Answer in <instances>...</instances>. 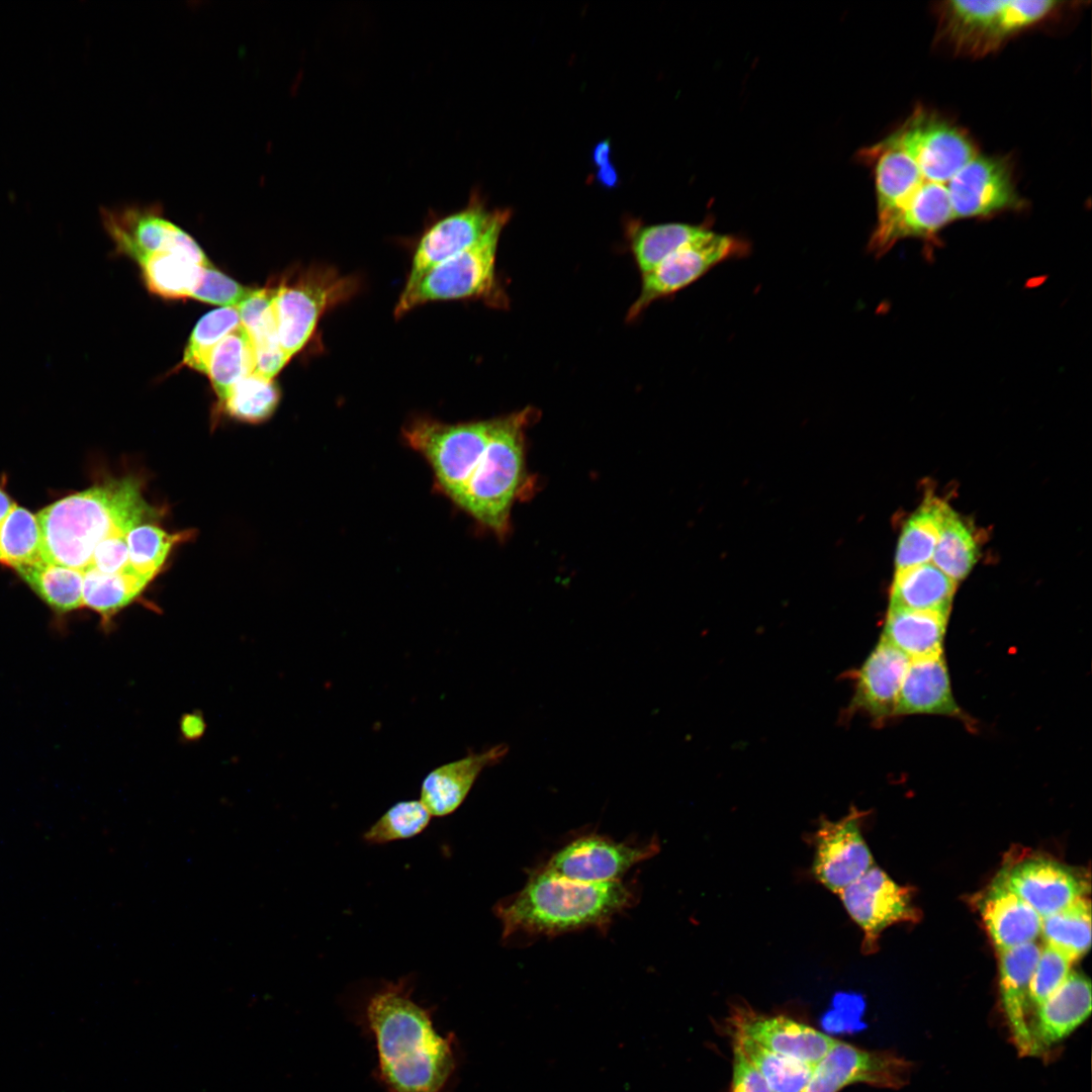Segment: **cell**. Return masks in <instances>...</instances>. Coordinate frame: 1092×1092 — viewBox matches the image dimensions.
Masks as SVG:
<instances>
[{
	"instance_id": "6da1fadb",
	"label": "cell",
	"mask_w": 1092,
	"mask_h": 1092,
	"mask_svg": "<svg viewBox=\"0 0 1092 1092\" xmlns=\"http://www.w3.org/2000/svg\"><path fill=\"white\" fill-rule=\"evenodd\" d=\"M857 157L874 178L877 223L868 249L877 256L904 239L931 243L954 220L1025 206L1010 162L986 154L966 129L924 107Z\"/></svg>"
},
{
	"instance_id": "7a4b0ae2",
	"label": "cell",
	"mask_w": 1092,
	"mask_h": 1092,
	"mask_svg": "<svg viewBox=\"0 0 1092 1092\" xmlns=\"http://www.w3.org/2000/svg\"><path fill=\"white\" fill-rule=\"evenodd\" d=\"M413 991L411 977L386 981L364 1005L379 1080L387 1092H448L459 1066L456 1035L437 1031L432 1010Z\"/></svg>"
},
{
	"instance_id": "3957f363",
	"label": "cell",
	"mask_w": 1092,
	"mask_h": 1092,
	"mask_svg": "<svg viewBox=\"0 0 1092 1092\" xmlns=\"http://www.w3.org/2000/svg\"><path fill=\"white\" fill-rule=\"evenodd\" d=\"M36 517L42 560L84 571L102 540L157 519L160 511L144 497L141 479L127 475L63 497Z\"/></svg>"
},
{
	"instance_id": "277c9868",
	"label": "cell",
	"mask_w": 1092,
	"mask_h": 1092,
	"mask_svg": "<svg viewBox=\"0 0 1092 1092\" xmlns=\"http://www.w3.org/2000/svg\"><path fill=\"white\" fill-rule=\"evenodd\" d=\"M636 890L622 881L585 884L536 869L525 886L496 903L504 940L514 936H555L605 928L636 902Z\"/></svg>"
},
{
	"instance_id": "5b68a950",
	"label": "cell",
	"mask_w": 1092,
	"mask_h": 1092,
	"mask_svg": "<svg viewBox=\"0 0 1092 1092\" xmlns=\"http://www.w3.org/2000/svg\"><path fill=\"white\" fill-rule=\"evenodd\" d=\"M533 411L492 420L487 446L454 504L479 526L504 537L524 478V429Z\"/></svg>"
},
{
	"instance_id": "8992f818",
	"label": "cell",
	"mask_w": 1092,
	"mask_h": 1092,
	"mask_svg": "<svg viewBox=\"0 0 1092 1092\" xmlns=\"http://www.w3.org/2000/svg\"><path fill=\"white\" fill-rule=\"evenodd\" d=\"M1056 0H949L937 4L938 39L956 55L983 57L1062 9Z\"/></svg>"
},
{
	"instance_id": "52a82bcc",
	"label": "cell",
	"mask_w": 1092,
	"mask_h": 1092,
	"mask_svg": "<svg viewBox=\"0 0 1092 1092\" xmlns=\"http://www.w3.org/2000/svg\"><path fill=\"white\" fill-rule=\"evenodd\" d=\"M512 211L504 208L488 231L472 246L429 270L408 290H402L395 306L400 316L431 301L482 299L494 307L508 305V298L495 274V260L502 232Z\"/></svg>"
},
{
	"instance_id": "ba28073f",
	"label": "cell",
	"mask_w": 1092,
	"mask_h": 1092,
	"mask_svg": "<svg viewBox=\"0 0 1092 1092\" xmlns=\"http://www.w3.org/2000/svg\"><path fill=\"white\" fill-rule=\"evenodd\" d=\"M491 424L492 420L450 424L420 417L405 424L402 438L429 464L435 491L454 505L487 446Z\"/></svg>"
},
{
	"instance_id": "9c48e42d",
	"label": "cell",
	"mask_w": 1092,
	"mask_h": 1092,
	"mask_svg": "<svg viewBox=\"0 0 1092 1092\" xmlns=\"http://www.w3.org/2000/svg\"><path fill=\"white\" fill-rule=\"evenodd\" d=\"M357 285L332 268L311 267L274 286L278 341L289 359L309 341L321 316L352 296Z\"/></svg>"
},
{
	"instance_id": "30bf717a",
	"label": "cell",
	"mask_w": 1092,
	"mask_h": 1092,
	"mask_svg": "<svg viewBox=\"0 0 1092 1092\" xmlns=\"http://www.w3.org/2000/svg\"><path fill=\"white\" fill-rule=\"evenodd\" d=\"M749 252L750 245L744 239L708 229L642 275L640 293L629 307L627 320H635L651 303L688 287L716 265Z\"/></svg>"
},
{
	"instance_id": "8fae6325",
	"label": "cell",
	"mask_w": 1092,
	"mask_h": 1092,
	"mask_svg": "<svg viewBox=\"0 0 1092 1092\" xmlns=\"http://www.w3.org/2000/svg\"><path fill=\"white\" fill-rule=\"evenodd\" d=\"M912 1064L887 1051H869L837 1040L817 1063L802 1092H839L852 1084L900 1089L910 1080Z\"/></svg>"
},
{
	"instance_id": "7c38bea8",
	"label": "cell",
	"mask_w": 1092,
	"mask_h": 1092,
	"mask_svg": "<svg viewBox=\"0 0 1092 1092\" xmlns=\"http://www.w3.org/2000/svg\"><path fill=\"white\" fill-rule=\"evenodd\" d=\"M656 841L634 844L588 834L565 844L542 866L560 878L585 884L621 881L635 864L658 851Z\"/></svg>"
},
{
	"instance_id": "4fadbf2b",
	"label": "cell",
	"mask_w": 1092,
	"mask_h": 1092,
	"mask_svg": "<svg viewBox=\"0 0 1092 1092\" xmlns=\"http://www.w3.org/2000/svg\"><path fill=\"white\" fill-rule=\"evenodd\" d=\"M102 219L116 250L140 266L151 256L168 251L182 252L209 264L197 243L163 216L160 205H125L104 209Z\"/></svg>"
},
{
	"instance_id": "5bb4252c",
	"label": "cell",
	"mask_w": 1092,
	"mask_h": 1092,
	"mask_svg": "<svg viewBox=\"0 0 1092 1092\" xmlns=\"http://www.w3.org/2000/svg\"><path fill=\"white\" fill-rule=\"evenodd\" d=\"M850 918L863 932L862 950L875 951L881 933L893 924L914 921L917 911L908 888L873 866L839 894Z\"/></svg>"
},
{
	"instance_id": "9a60e30c",
	"label": "cell",
	"mask_w": 1092,
	"mask_h": 1092,
	"mask_svg": "<svg viewBox=\"0 0 1092 1092\" xmlns=\"http://www.w3.org/2000/svg\"><path fill=\"white\" fill-rule=\"evenodd\" d=\"M504 208H488L477 189L467 204L437 218L421 237L403 290L414 287L433 267L475 244L502 214Z\"/></svg>"
},
{
	"instance_id": "2e32d148",
	"label": "cell",
	"mask_w": 1092,
	"mask_h": 1092,
	"mask_svg": "<svg viewBox=\"0 0 1092 1092\" xmlns=\"http://www.w3.org/2000/svg\"><path fill=\"white\" fill-rule=\"evenodd\" d=\"M730 1034L744 1035L763 1048L814 1068L837 1039L785 1015L761 1013L736 1003L726 1018Z\"/></svg>"
},
{
	"instance_id": "e0dca14e",
	"label": "cell",
	"mask_w": 1092,
	"mask_h": 1092,
	"mask_svg": "<svg viewBox=\"0 0 1092 1092\" xmlns=\"http://www.w3.org/2000/svg\"><path fill=\"white\" fill-rule=\"evenodd\" d=\"M812 872L827 890L839 894L866 874L875 861L851 810L837 821L822 819L814 834Z\"/></svg>"
},
{
	"instance_id": "ac0fdd59",
	"label": "cell",
	"mask_w": 1092,
	"mask_h": 1092,
	"mask_svg": "<svg viewBox=\"0 0 1092 1092\" xmlns=\"http://www.w3.org/2000/svg\"><path fill=\"white\" fill-rule=\"evenodd\" d=\"M1009 890L1044 918L1084 897L1086 882L1058 862L1044 858L1026 859L999 879Z\"/></svg>"
},
{
	"instance_id": "d6986e66",
	"label": "cell",
	"mask_w": 1092,
	"mask_h": 1092,
	"mask_svg": "<svg viewBox=\"0 0 1092 1092\" xmlns=\"http://www.w3.org/2000/svg\"><path fill=\"white\" fill-rule=\"evenodd\" d=\"M1090 980L1071 971L1065 982L1033 1011L1029 1029L1033 1056L1042 1054L1077 1029L1090 1015Z\"/></svg>"
},
{
	"instance_id": "ffe728a7",
	"label": "cell",
	"mask_w": 1092,
	"mask_h": 1092,
	"mask_svg": "<svg viewBox=\"0 0 1092 1092\" xmlns=\"http://www.w3.org/2000/svg\"><path fill=\"white\" fill-rule=\"evenodd\" d=\"M1039 952L1035 941L999 952L1001 1004L1011 1040L1020 1056H1033L1029 985Z\"/></svg>"
},
{
	"instance_id": "44dd1931",
	"label": "cell",
	"mask_w": 1092,
	"mask_h": 1092,
	"mask_svg": "<svg viewBox=\"0 0 1092 1092\" xmlns=\"http://www.w3.org/2000/svg\"><path fill=\"white\" fill-rule=\"evenodd\" d=\"M508 750L507 745L497 744L434 768L422 782L420 801L432 817L454 813L464 802L482 769L498 763Z\"/></svg>"
},
{
	"instance_id": "7402d4cb",
	"label": "cell",
	"mask_w": 1092,
	"mask_h": 1092,
	"mask_svg": "<svg viewBox=\"0 0 1092 1092\" xmlns=\"http://www.w3.org/2000/svg\"><path fill=\"white\" fill-rule=\"evenodd\" d=\"M909 661L881 638L857 672L852 705L877 720L894 716Z\"/></svg>"
},
{
	"instance_id": "603a6c76",
	"label": "cell",
	"mask_w": 1092,
	"mask_h": 1092,
	"mask_svg": "<svg viewBox=\"0 0 1092 1092\" xmlns=\"http://www.w3.org/2000/svg\"><path fill=\"white\" fill-rule=\"evenodd\" d=\"M936 714L962 717L952 696L943 654L910 659L895 715Z\"/></svg>"
},
{
	"instance_id": "cb8c5ba5",
	"label": "cell",
	"mask_w": 1092,
	"mask_h": 1092,
	"mask_svg": "<svg viewBox=\"0 0 1092 1092\" xmlns=\"http://www.w3.org/2000/svg\"><path fill=\"white\" fill-rule=\"evenodd\" d=\"M982 919L999 952L1035 941L1041 917L1000 880L979 904Z\"/></svg>"
},
{
	"instance_id": "d4e9b609",
	"label": "cell",
	"mask_w": 1092,
	"mask_h": 1092,
	"mask_svg": "<svg viewBox=\"0 0 1092 1092\" xmlns=\"http://www.w3.org/2000/svg\"><path fill=\"white\" fill-rule=\"evenodd\" d=\"M947 617L935 612L890 607L882 639L909 659L941 654Z\"/></svg>"
},
{
	"instance_id": "484cf974",
	"label": "cell",
	"mask_w": 1092,
	"mask_h": 1092,
	"mask_svg": "<svg viewBox=\"0 0 1092 1092\" xmlns=\"http://www.w3.org/2000/svg\"><path fill=\"white\" fill-rule=\"evenodd\" d=\"M274 286L255 289L236 306L256 352L255 372L273 379L290 360L280 347L273 306Z\"/></svg>"
},
{
	"instance_id": "4316f807",
	"label": "cell",
	"mask_w": 1092,
	"mask_h": 1092,
	"mask_svg": "<svg viewBox=\"0 0 1092 1092\" xmlns=\"http://www.w3.org/2000/svg\"><path fill=\"white\" fill-rule=\"evenodd\" d=\"M957 582L932 562L897 569L890 607L948 616Z\"/></svg>"
},
{
	"instance_id": "83f0119b",
	"label": "cell",
	"mask_w": 1092,
	"mask_h": 1092,
	"mask_svg": "<svg viewBox=\"0 0 1092 1092\" xmlns=\"http://www.w3.org/2000/svg\"><path fill=\"white\" fill-rule=\"evenodd\" d=\"M15 570L56 613L67 614L83 607V570L42 559Z\"/></svg>"
},
{
	"instance_id": "f1b7e54d",
	"label": "cell",
	"mask_w": 1092,
	"mask_h": 1092,
	"mask_svg": "<svg viewBox=\"0 0 1092 1092\" xmlns=\"http://www.w3.org/2000/svg\"><path fill=\"white\" fill-rule=\"evenodd\" d=\"M709 228L682 222L660 224L631 223L629 244L641 275L646 274L686 244L703 236Z\"/></svg>"
},
{
	"instance_id": "f546056e",
	"label": "cell",
	"mask_w": 1092,
	"mask_h": 1092,
	"mask_svg": "<svg viewBox=\"0 0 1092 1092\" xmlns=\"http://www.w3.org/2000/svg\"><path fill=\"white\" fill-rule=\"evenodd\" d=\"M951 508L929 496L907 520L897 547V569L929 562L943 522Z\"/></svg>"
},
{
	"instance_id": "4dcf8cb0",
	"label": "cell",
	"mask_w": 1092,
	"mask_h": 1092,
	"mask_svg": "<svg viewBox=\"0 0 1092 1092\" xmlns=\"http://www.w3.org/2000/svg\"><path fill=\"white\" fill-rule=\"evenodd\" d=\"M150 582L133 571L108 574L88 567L84 570L83 607L97 613L106 628L113 617L131 604Z\"/></svg>"
},
{
	"instance_id": "1f68e13d",
	"label": "cell",
	"mask_w": 1092,
	"mask_h": 1092,
	"mask_svg": "<svg viewBox=\"0 0 1092 1092\" xmlns=\"http://www.w3.org/2000/svg\"><path fill=\"white\" fill-rule=\"evenodd\" d=\"M209 265L188 254L168 251L151 256L141 268L150 291L164 298L180 299L191 297L202 269Z\"/></svg>"
},
{
	"instance_id": "d6a6232c",
	"label": "cell",
	"mask_w": 1092,
	"mask_h": 1092,
	"mask_svg": "<svg viewBox=\"0 0 1092 1092\" xmlns=\"http://www.w3.org/2000/svg\"><path fill=\"white\" fill-rule=\"evenodd\" d=\"M256 352L247 330L239 325L211 353L207 373L221 403L232 387L256 370Z\"/></svg>"
},
{
	"instance_id": "836d02e7",
	"label": "cell",
	"mask_w": 1092,
	"mask_h": 1092,
	"mask_svg": "<svg viewBox=\"0 0 1092 1092\" xmlns=\"http://www.w3.org/2000/svg\"><path fill=\"white\" fill-rule=\"evenodd\" d=\"M1045 944L1065 953L1073 962L1083 957L1091 945V906L1084 896L1067 907L1041 918Z\"/></svg>"
},
{
	"instance_id": "e575fe53",
	"label": "cell",
	"mask_w": 1092,
	"mask_h": 1092,
	"mask_svg": "<svg viewBox=\"0 0 1092 1092\" xmlns=\"http://www.w3.org/2000/svg\"><path fill=\"white\" fill-rule=\"evenodd\" d=\"M978 553V541L971 526L951 509L943 522L932 563L958 582L973 568Z\"/></svg>"
},
{
	"instance_id": "d590c367",
	"label": "cell",
	"mask_w": 1092,
	"mask_h": 1092,
	"mask_svg": "<svg viewBox=\"0 0 1092 1092\" xmlns=\"http://www.w3.org/2000/svg\"><path fill=\"white\" fill-rule=\"evenodd\" d=\"M730 1037L731 1043L741 1050L772 1092L803 1091L813 1067L774 1053L744 1035L730 1034Z\"/></svg>"
},
{
	"instance_id": "8d00e7d4",
	"label": "cell",
	"mask_w": 1092,
	"mask_h": 1092,
	"mask_svg": "<svg viewBox=\"0 0 1092 1092\" xmlns=\"http://www.w3.org/2000/svg\"><path fill=\"white\" fill-rule=\"evenodd\" d=\"M41 530L36 515L14 505L0 524V563L14 569L41 560Z\"/></svg>"
},
{
	"instance_id": "74e56055",
	"label": "cell",
	"mask_w": 1092,
	"mask_h": 1092,
	"mask_svg": "<svg viewBox=\"0 0 1092 1092\" xmlns=\"http://www.w3.org/2000/svg\"><path fill=\"white\" fill-rule=\"evenodd\" d=\"M193 531L168 533L158 526L143 523L126 533L131 570L152 581L161 571L172 548L190 540Z\"/></svg>"
},
{
	"instance_id": "f35d334b",
	"label": "cell",
	"mask_w": 1092,
	"mask_h": 1092,
	"mask_svg": "<svg viewBox=\"0 0 1092 1092\" xmlns=\"http://www.w3.org/2000/svg\"><path fill=\"white\" fill-rule=\"evenodd\" d=\"M279 399L274 380L253 372L237 382L220 404L233 419L259 424L274 414Z\"/></svg>"
},
{
	"instance_id": "ab89813d",
	"label": "cell",
	"mask_w": 1092,
	"mask_h": 1092,
	"mask_svg": "<svg viewBox=\"0 0 1092 1092\" xmlns=\"http://www.w3.org/2000/svg\"><path fill=\"white\" fill-rule=\"evenodd\" d=\"M239 325L241 322L236 307H220L206 313L190 335L182 365L206 374L212 351Z\"/></svg>"
},
{
	"instance_id": "60d3db41",
	"label": "cell",
	"mask_w": 1092,
	"mask_h": 1092,
	"mask_svg": "<svg viewBox=\"0 0 1092 1092\" xmlns=\"http://www.w3.org/2000/svg\"><path fill=\"white\" fill-rule=\"evenodd\" d=\"M431 819L432 815L420 800L399 801L389 807L362 838L373 845L408 839L422 833Z\"/></svg>"
},
{
	"instance_id": "b9f144b4",
	"label": "cell",
	"mask_w": 1092,
	"mask_h": 1092,
	"mask_svg": "<svg viewBox=\"0 0 1092 1092\" xmlns=\"http://www.w3.org/2000/svg\"><path fill=\"white\" fill-rule=\"evenodd\" d=\"M1073 963L1070 958L1053 946L1045 944L1043 948H1040L1029 985L1031 1015L1035 1008L1065 982L1072 971Z\"/></svg>"
},
{
	"instance_id": "7bdbcfd3",
	"label": "cell",
	"mask_w": 1092,
	"mask_h": 1092,
	"mask_svg": "<svg viewBox=\"0 0 1092 1092\" xmlns=\"http://www.w3.org/2000/svg\"><path fill=\"white\" fill-rule=\"evenodd\" d=\"M254 290L241 285L209 265L202 269L198 284L190 298L221 307H236Z\"/></svg>"
},
{
	"instance_id": "ee69618b",
	"label": "cell",
	"mask_w": 1092,
	"mask_h": 1092,
	"mask_svg": "<svg viewBox=\"0 0 1092 1092\" xmlns=\"http://www.w3.org/2000/svg\"><path fill=\"white\" fill-rule=\"evenodd\" d=\"M125 536L116 533L102 540L93 551L89 567L108 574L131 572Z\"/></svg>"
},
{
	"instance_id": "f6af8a7d",
	"label": "cell",
	"mask_w": 1092,
	"mask_h": 1092,
	"mask_svg": "<svg viewBox=\"0 0 1092 1092\" xmlns=\"http://www.w3.org/2000/svg\"><path fill=\"white\" fill-rule=\"evenodd\" d=\"M732 1079L729 1092H772L761 1074L732 1043Z\"/></svg>"
},
{
	"instance_id": "bcb514c9",
	"label": "cell",
	"mask_w": 1092,
	"mask_h": 1092,
	"mask_svg": "<svg viewBox=\"0 0 1092 1092\" xmlns=\"http://www.w3.org/2000/svg\"><path fill=\"white\" fill-rule=\"evenodd\" d=\"M610 146L608 142L598 145L595 151V161L602 169L599 171V178L609 186L615 184L617 180L616 171L610 165Z\"/></svg>"
},
{
	"instance_id": "7dc6e473",
	"label": "cell",
	"mask_w": 1092,
	"mask_h": 1092,
	"mask_svg": "<svg viewBox=\"0 0 1092 1092\" xmlns=\"http://www.w3.org/2000/svg\"><path fill=\"white\" fill-rule=\"evenodd\" d=\"M205 728L204 719L199 713L184 714L180 720V731L183 737L190 741L199 739Z\"/></svg>"
},
{
	"instance_id": "c3c4849f",
	"label": "cell",
	"mask_w": 1092,
	"mask_h": 1092,
	"mask_svg": "<svg viewBox=\"0 0 1092 1092\" xmlns=\"http://www.w3.org/2000/svg\"><path fill=\"white\" fill-rule=\"evenodd\" d=\"M15 503L6 493L3 487L0 485V524L10 513Z\"/></svg>"
}]
</instances>
